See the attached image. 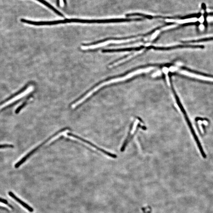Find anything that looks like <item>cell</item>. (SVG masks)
Listing matches in <instances>:
<instances>
[{
	"label": "cell",
	"instance_id": "1",
	"mask_svg": "<svg viewBox=\"0 0 213 213\" xmlns=\"http://www.w3.org/2000/svg\"><path fill=\"white\" fill-rule=\"evenodd\" d=\"M173 92H174V96L175 99H176V103H177V104L178 105V107L180 109V110H181V112L184 115L186 123H187V125H188V126L189 127V129H190V130H191V131L192 134L193 136V137H194V138L195 141L197 143V145L198 146V148H199V150L200 152L201 155H202L203 158H206L207 155H206L203 149L202 148V146L201 145V143L200 142V141H199V139H198V137L197 136V135H196L195 132L194 128L193 127L192 123H191V122L190 121V120H189V117H188V116L187 115V113H186V110L184 109L181 103L179 97L177 96V94H176V92H175V91H173Z\"/></svg>",
	"mask_w": 213,
	"mask_h": 213
},
{
	"label": "cell",
	"instance_id": "2",
	"mask_svg": "<svg viewBox=\"0 0 213 213\" xmlns=\"http://www.w3.org/2000/svg\"><path fill=\"white\" fill-rule=\"evenodd\" d=\"M67 129H68V128H66H66H64V129H62L61 131H59V132H58L57 133H56L55 135H54L53 136H52V137H50L49 138L47 139L45 141L42 142L41 144H39V145H38V146H37L36 147L34 148V149H33V150H31V152H30L29 153H28V154H26V155H25V157H23V158L21 159V160H20V161H19L18 162V163H16L15 164V168H18L19 167L21 166V165L23 164V163H24L25 161H26V160H27L28 158H29L30 157H31V155H32L34 152H36V151L38 150V149L40 148L42 146L44 145V144H45V143H47V142L50 141V140H52V139H54V138H55V137H57V136H58V135H59V134L62 133L64 132H65L66 130H67Z\"/></svg>",
	"mask_w": 213,
	"mask_h": 213
},
{
	"label": "cell",
	"instance_id": "3",
	"mask_svg": "<svg viewBox=\"0 0 213 213\" xmlns=\"http://www.w3.org/2000/svg\"><path fill=\"white\" fill-rule=\"evenodd\" d=\"M149 71H150V70L149 68H147V69H142V70H138L136 72H133L132 73H130L128 75L126 76L123 77L121 78H118V79H115L113 80H111V81H108L107 82H104L103 83L97 85V86H96V87L94 88V89H92L90 90V92L92 94H94L95 92H96L97 90H99V89H100L102 87L105 86V85H107V84H110V83H115V82H118L120 81H123V80H126V79H128L129 78L133 76L137 75V74L139 73H142L143 72H148Z\"/></svg>",
	"mask_w": 213,
	"mask_h": 213
},
{
	"label": "cell",
	"instance_id": "4",
	"mask_svg": "<svg viewBox=\"0 0 213 213\" xmlns=\"http://www.w3.org/2000/svg\"><path fill=\"white\" fill-rule=\"evenodd\" d=\"M67 135L70 136V137H72V138H75V139H78L80 141H82V142H84L86 144H88V145L94 148L95 149H96L98 150L99 151H100L102 152H103V154H105L106 155H108V156L110 157H112V158H116L117 157V155H115V154H112V153H110L109 152H107V151L103 149H102L100 148L99 147H97V146L95 144H94L93 143H92L91 142L88 141L87 140H85L84 139H83V138H82L81 137H79V136H77L76 135L74 134H73V133H68Z\"/></svg>",
	"mask_w": 213,
	"mask_h": 213
},
{
	"label": "cell",
	"instance_id": "5",
	"mask_svg": "<svg viewBox=\"0 0 213 213\" xmlns=\"http://www.w3.org/2000/svg\"><path fill=\"white\" fill-rule=\"evenodd\" d=\"M9 194L15 200H16L18 202H19L20 204H21L23 207L27 209L29 212H34V209L32 208H31L27 204L25 203V202H23V201H22L21 200H20L19 198L16 197L14 194H12V193H10Z\"/></svg>",
	"mask_w": 213,
	"mask_h": 213
},
{
	"label": "cell",
	"instance_id": "6",
	"mask_svg": "<svg viewBox=\"0 0 213 213\" xmlns=\"http://www.w3.org/2000/svg\"><path fill=\"white\" fill-rule=\"evenodd\" d=\"M181 68L183 70L187 71L188 72H191V73H194L195 74L198 75L202 76L204 77H207L210 78L212 79H213V75H208V74L203 73L202 72H199L198 71H195V70H193L192 69H189V68H186V67H182Z\"/></svg>",
	"mask_w": 213,
	"mask_h": 213
},
{
	"label": "cell",
	"instance_id": "7",
	"mask_svg": "<svg viewBox=\"0 0 213 213\" xmlns=\"http://www.w3.org/2000/svg\"><path fill=\"white\" fill-rule=\"evenodd\" d=\"M36 0L39 1V2H41V3L43 4L44 5H45V6H47V7L49 8V9L52 10V11H53L55 13H57L58 15H60V16L62 17L64 16L63 15L61 12L58 11V10H57L55 8H54L52 5H51L48 2H47V1H45V0Z\"/></svg>",
	"mask_w": 213,
	"mask_h": 213
},
{
	"label": "cell",
	"instance_id": "8",
	"mask_svg": "<svg viewBox=\"0 0 213 213\" xmlns=\"http://www.w3.org/2000/svg\"><path fill=\"white\" fill-rule=\"evenodd\" d=\"M213 41V37H210L204 38H201L199 39H196V40H191L185 41H183L182 42L183 43H198L200 42H207V41Z\"/></svg>",
	"mask_w": 213,
	"mask_h": 213
},
{
	"label": "cell",
	"instance_id": "9",
	"mask_svg": "<svg viewBox=\"0 0 213 213\" xmlns=\"http://www.w3.org/2000/svg\"><path fill=\"white\" fill-rule=\"evenodd\" d=\"M14 147L12 144H0V149L6 148H13Z\"/></svg>",
	"mask_w": 213,
	"mask_h": 213
},
{
	"label": "cell",
	"instance_id": "10",
	"mask_svg": "<svg viewBox=\"0 0 213 213\" xmlns=\"http://www.w3.org/2000/svg\"><path fill=\"white\" fill-rule=\"evenodd\" d=\"M0 206L7 208L9 209H11L8 205L4 203L3 202H0Z\"/></svg>",
	"mask_w": 213,
	"mask_h": 213
}]
</instances>
